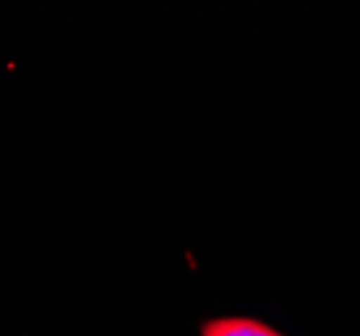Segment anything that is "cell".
Returning a JSON list of instances; mask_svg holds the SVG:
<instances>
[{
	"mask_svg": "<svg viewBox=\"0 0 360 336\" xmlns=\"http://www.w3.org/2000/svg\"><path fill=\"white\" fill-rule=\"evenodd\" d=\"M202 336H283L266 323L253 318H218L202 325Z\"/></svg>",
	"mask_w": 360,
	"mask_h": 336,
	"instance_id": "obj_1",
	"label": "cell"
}]
</instances>
